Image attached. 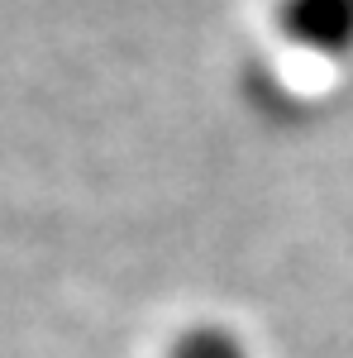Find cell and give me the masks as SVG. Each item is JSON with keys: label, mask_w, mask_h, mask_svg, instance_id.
<instances>
[{"label": "cell", "mask_w": 353, "mask_h": 358, "mask_svg": "<svg viewBox=\"0 0 353 358\" xmlns=\"http://www.w3.org/2000/svg\"><path fill=\"white\" fill-rule=\"evenodd\" d=\"M277 29L301 53L349 57L353 53V0H277Z\"/></svg>", "instance_id": "obj_1"}, {"label": "cell", "mask_w": 353, "mask_h": 358, "mask_svg": "<svg viewBox=\"0 0 353 358\" xmlns=\"http://www.w3.org/2000/svg\"><path fill=\"white\" fill-rule=\"evenodd\" d=\"M167 358H253V354H248V344L229 325L201 320V325H187L167 344Z\"/></svg>", "instance_id": "obj_2"}]
</instances>
